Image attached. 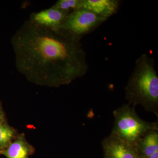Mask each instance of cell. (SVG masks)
I'll list each match as a JSON object with an SVG mask.
<instances>
[{
	"label": "cell",
	"mask_w": 158,
	"mask_h": 158,
	"mask_svg": "<svg viewBox=\"0 0 158 158\" xmlns=\"http://www.w3.org/2000/svg\"><path fill=\"white\" fill-rule=\"evenodd\" d=\"M81 0H59L52 7L65 12L80 9Z\"/></svg>",
	"instance_id": "11"
},
{
	"label": "cell",
	"mask_w": 158,
	"mask_h": 158,
	"mask_svg": "<svg viewBox=\"0 0 158 158\" xmlns=\"http://www.w3.org/2000/svg\"><path fill=\"white\" fill-rule=\"evenodd\" d=\"M119 3L117 0H81L80 9H86L107 20L117 12Z\"/></svg>",
	"instance_id": "7"
},
{
	"label": "cell",
	"mask_w": 158,
	"mask_h": 158,
	"mask_svg": "<svg viewBox=\"0 0 158 158\" xmlns=\"http://www.w3.org/2000/svg\"><path fill=\"white\" fill-rule=\"evenodd\" d=\"M138 158H142L139 157H138Z\"/></svg>",
	"instance_id": "15"
},
{
	"label": "cell",
	"mask_w": 158,
	"mask_h": 158,
	"mask_svg": "<svg viewBox=\"0 0 158 158\" xmlns=\"http://www.w3.org/2000/svg\"><path fill=\"white\" fill-rule=\"evenodd\" d=\"M114 125L111 134L135 148L141 138L153 130H158V121L149 122L141 119L135 107L127 104L114 110Z\"/></svg>",
	"instance_id": "3"
},
{
	"label": "cell",
	"mask_w": 158,
	"mask_h": 158,
	"mask_svg": "<svg viewBox=\"0 0 158 158\" xmlns=\"http://www.w3.org/2000/svg\"><path fill=\"white\" fill-rule=\"evenodd\" d=\"M2 152L1 151H0V154H2Z\"/></svg>",
	"instance_id": "14"
},
{
	"label": "cell",
	"mask_w": 158,
	"mask_h": 158,
	"mask_svg": "<svg viewBox=\"0 0 158 158\" xmlns=\"http://www.w3.org/2000/svg\"><path fill=\"white\" fill-rule=\"evenodd\" d=\"M138 157L147 158L158 151V130L147 133L136 146Z\"/></svg>",
	"instance_id": "9"
},
{
	"label": "cell",
	"mask_w": 158,
	"mask_h": 158,
	"mask_svg": "<svg viewBox=\"0 0 158 158\" xmlns=\"http://www.w3.org/2000/svg\"><path fill=\"white\" fill-rule=\"evenodd\" d=\"M106 20L86 9H76L69 13L59 31L80 41L84 36L95 30Z\"/></svg>",
	"instance_id": "4"
},
{
	"label": "cell",
	"mask_w": 158,
	"mask_h": 158,
	"mask_svg": "<svg viewBox=\"0 0 158 158\" xmlns=\"http://www.w3.org/2000/svg\"><path fill=\"white\" fill-rule=\"evenodd\" d=\"M69 13L52 7L38 12H33L29 20L40 27L59 32Z\"/></svg>",
	"instance_id": "6"
},
{
	"label": "cell",
	"mask_w": 158,
	"mask_h": 158,
	"mask_svg": "<svg viewBox=\"0 0 158 158\" xmlns=\"http://www.w3.org/2000/svg\"><path fill=\"white\" fill-rule=\"evenodd\" d=\"M34 148L26 140L23 134L15 137L14 140L2 152L6 158H29Z\"/></svg>",
	"instance_id": "8"
},
{
	"label": "cell",
	"mask_w": 158,
	"mask_h": 158,
	"mask_svg": "<svg viewBox=\"0 0 158 158\" xmlns=\"http://www.w3.org/2000/svg\"><path fill=\"white\" fill-rule=\"evenodd\" d=\"M15 130L6 122L0 123V151L7 148L15 138Z\"/></svg>",
	"instance_id": "10"
},
{
	"label": "cell",
	"mask_w": 158,
	"mask_h": 158,
	"mask_svg": "<svg viewBox=\"0 0 158 158\" xmlns=\"http://www.w3.org/2000/svg\"><path fill=\"white\" fill-rule=\"evenodd\" d=\"M155 61L147 54L136 60L135 68L125 88L129 104L140 105L158 117V76Z\"/></svg>",
	"instance_id": "2"
},
{
	"label": "cell",
	"mask_w": 158,
	"mask_h": 158,
	"mask_svg": "<svg viewBox=\"0 0 158 158\" xmlns=\"http://www.w3.org/2000/svg\"><path fill=\"white\" fill-rule=\"evenodd\" d=\"M4 122H5V116H4L3 110H2V107L0 105V123H3Z\"/></svg>",
	"instance_id": "12"
},
{
	"label": "cell",
	"mask_w": 158,
	"mask_h": 158,
	"mask_svg": "<svg viewBox=\"0 0 158 158\" xmlns=\"http://www.w3.org/2000/svg\"><path fill=\"white\" fill-rule=\"evenodd\" d=\"M147 158H158V151Z\"/></svg>",
	"instance_id": "13"
},
{
	"label": "cell",
	"mask_w": 158,
	"mask_h": 158,
	"mask_svg": "<svg viewBox=\"0 0 158 158\" xmlns=\"http://www.w3.org/2000/svg\"><path fill=\"white\" fill-rule=\"evenodd\" d=\"M102 146L104 158H138L135 148L110 134L103 139Z\"/></svg>",
	"instance_id": "5"
},
{
	"label": "cell",
	"mask_w": 158,
	"mask_h": 158,
	"mask_svg": "<svg viewBox=\"0 0 158 158\" xmlns=\"http://www.w3.org/2000/svg\"><path fill=\"white\" fill-rule=\"evenodd\" d=\"M16 69L37 85L59 87L87 73L80 41L27 20L11 38Z\"/></svg>",
	"instance_id": "1"
}]
</instances>
